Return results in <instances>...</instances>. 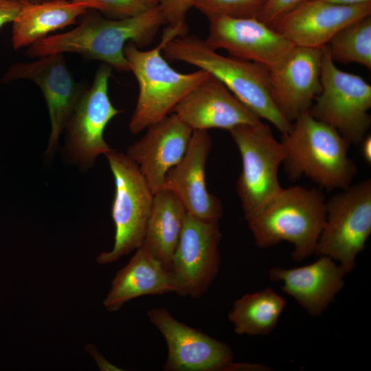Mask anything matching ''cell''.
I'll return each mask as SVG.
<instances>
[{
    "instance_id": "cell-1",
    "label": "cell",
    "mask_w": 371,
    "mask_h": 371,
    "mask_svg": "<svg viewBox=\"0 0 371 371\" xmlns=\"http://www.w3.org/2000/svg\"><path fill=\"white\" fill-rule=\"evenodd\" d=\"M164 24L166 21L159 4L144 13L122 19L104 18L93 10H87L74 29L48 36L27 47L25 52L31 58L76 53L89 60L102 61L117 71H128L125 45L129 42L139 48L149 45Z\"/></svg>"
},
{
    "instance_id": "cell-2",
    "label": "cell",
    "mask_w": 371,
    "mask_h": 371,
    "mask_svg": "<svg viewBox=\"0 0 371 371\" xmlns=\"http://www.w3.org/2000/svg\"><path fill=\"white\" fill-rule=\"evenodd\" d=\"M162 52L170 60L194 65L218 79L242 103L282 135L291 129L292 123L281 113L272 98L269 71L265 67L223 56L195 35L176 37Z\"/></svg>"
},
{
    "instance_id": "cell-3",
    "label": "cell",
    "mask_w": 371,
    "mask_h": 371,
    "mask_svg": "<svg viewBox=\"0 0 371 371\" xmlns=\"http://www.w3.org/2000/svg\"><path fill=\"white\" fill-rule=\"evenodd\" d=\"M280 142L285 150L282 164L290 181L305 176L326 190H341L352 183L357 173L348 155V142L308 111L292 122Z\"/></svg>"
},
{
    "instance_id": "cell-4",
    "label": "cell",
    "mask_w": 371,
    "mask_h": 371,
    "mask_svg": "<svg viewBox=\"0 0 371 371\" xmlns=\"http://www.w3.org/2000/svg\"><path fill=\"white\" fill-rule=\"evenodd\" d=\"M326 197L318 189L301 186L282 189L247 221L256 245L271 247L286 241L291 256L302 261L315 254L326 221Z\"/></svg>"
},
{
    "instance_id": "cell-5",
    "label": "cell",
    "mask_w": 371,
    "mask_h": 371,
    "mask_svg": "<svg viewBox=\"0 0 371 371\" xmlns=\"http://www.w3.org/2000/svg\"><path fill=\"white\" fill-rule=\"evenodd\" d=\"M168 42L161 37L155 47L146 51L132 42L124 48L130 71L139 85L137 104L128 125L132 133H139L171 114L176 105L210 76L203 69L182 74L173 69L161 52Z\"/></svg>"
},
{
    "instance_id": "cell-6",
    "label": "cell",
    "mask_w": 371,
    "mask_h": 371,
    "mask_svg": "<svg viewBox=\"0 0 371 371\" xmlns=\"http://www.w3.org/2000/svg\"><path fill=\"white\" fill-rule=\"evenodd\" d=\"M241 157L236 191L246 221L260 210L282 189L278 171L285 150L270 126L262 122L237 126L229 131Z\"/></svg>"
},
{
    "instance_id": "cell-7",
    "label": "cell",
    "mask_w": 371,
    "mask_h": 371,
    "mask_svg": "<svg viewBox=\"0 0 371 371\" xmlns=\"http://www.w3.org/2000/svg\"><path fill=\"white\" fill-rule=\"evenodd\" d=\"M322 51L321 91L308 112L335 128L350 145L360 144L371 125V86L361 76L340 70L326 46Z\"/></svg>"
},
{
    "instance_id": "cell-8",
    "label": "cell",
    "mask_w": 371,
    "mask_h": 371,
    "mask_svg": "<svg viewBox=\"0 0 371 371\" xmlns=\"http://www.w3.org/2000/svg\"><path fill=\"white\" fill-rule=\"evenodd\" d=\"M104 155L115 182L111 216L115 232L112 249L96 258L100 265L116 262L141 246L154 197L138 166L126 154L111 149Z\"/></svg>"
},
{
    "instance_id": "cell-9",
    "label": "cell",
    "mask_w": 371,
    "mask_h": 371,
    "mask_svg": "<svg viewBox=\"0 0 371 371\" xmlns=\"http://www.w3.org/2000/svg\"><path fill=\"white\" fill-rule=\"evenodd\" d=\"M371 234V180L350 184L326 201V221L315 254L326 256L347 273Z\"/></svg>"
},
{
    "instance_id": "cell-10",
    "label": "cell",
    "mask_w": 371,
    "mask_h": 371,
    "mask_svg": "<svg viewBox=\"0 0 371 371\" xmlns=\"http://www.w3.org/2000/svg\"><path fill=\"white\" fill-rule=\"evenodd\" d=\"M112 69L106 64L100 65L91 86L80 98L65 126L67 153L82 168L91 167L99 155L111 150L104 139V131L122 111L113 105L109 95Z\"/></svg>"
},
{
    "instance_id": "cell-11",
    "label": "cell",
    "mask_w": 371,
    "mask_h": 371,
    "mask_svg": "<svg viewBox=\"0 0 371 371\" xmlns=\"http://www.w3.org/2000/svg\"><path fill=\"white\" fill-rule=\"evenodd\" d=\"M18 79L32 81L43 94L51 125L45 154L52 155L62 131L88 87L75 80L61 53L39 57L33 62L12 64L0 81L5 83Z\"/></svg>"
},
{
    "instance_id": "cell-12",
    "label": "cell",
    "mask_w": 371,
    "mask_h": 371,
    "mask_svg": "<svg viewBox=\"0 0 371 371\" xmlns=\"http://www.w3.org/2000/svg\"><path fill=\"white\" fill-rule=\"evenodd\" d=\"M221 238L218 221L187 214L171 267L178 295L199 298L207 291L219 269Z\"/></svg>"
},
{
    "instance_id": "cell-13",
    "label": "cell",
    "mask_w": 371,
    "mask_h": 371,
    "mask_svg": "<svg viewBox=\"0 0 371 371\" xmlns=\"http://www.w3.org/2000/svg\"><path fill=\"white\" fill-rule=\"evenodd\" d=\"M205 43L213 49H224L230 56L262 65L271 71L295 46L258 18L219 16L208 19Z\"/></svg>"
},
{
    "instance_id": "cell-14",
    "label": "cell",
    "mask_w": 371,
    "mask_h": 371,
    "mask_svg": "<svg viewBox=\"0 0 371 371\" xmlns=\"http://www.w3.org/2000/svg\"><path fill=\"white\" fill-rule=\"evenodd\" d=\"M150 322L166 340V371H225L233 361L232 348L178 320L164 307L149 309Z\"/></svg>"
},
{
    "instance_id": "cell-15",
    "label": "cell",
    "mask_w": 371,
    "mask_h": 371,
    "mask_svg": "<svg viewBox=\"0 0 371 371\" xmlns=\"http://www.w3.org/2000/svg\"><path fill=\"white\" fill-rule=\"evenodd\" d=\"M371 14V2L344 5L305 0L269 25L295 46L322 49L341 29Z\"/></svg>"
},
{
    "instance_id": "cell-16",
    "label": "cell",
    "mask_w": 371,
    "mask_h": 371,
    "mask_svg": "<svg viewBox=\"0 0 371 371\" xmlns=\"http://www.w3.org/2000/svg\"><path fill=\"white\" fill-rule=\"evenodd\" d=\"M322 49L295 46L269 71L272 98L291 123L308 111L321 91Z\"/></svg>"
},
{
    "instance_id": "cell-17",
    "label": "cell",
    "mask_w": 371,
    "mask_h": 371,
    "mask_svg": "<svg viewBox=\"0 0 371 371\" xmlns=\"http://www.w3.org/2000/svg\"><path fill=\"white\" fill-rule=\"evenodd\" d=\"M146 134L127 148L153 194L163 188L168 172L184 156L193 131L175 113L148 126Z\"/></svg>"
},
{
    "instance_id": "cell-18",
    "label": "cell",
    "mask_w": 371,
    "mask_h": 371,
    "mask_svg": "<svg viewBox=\"0 0 371 371\" xmlns=\"http://www.w3.org/2000/svg\"><path fill=\"white\" fill-rule=\"evenodd\" d=\"M212 146L207 131H193L184 156L168 172L163 188L177 196L188 214L203 221H218L222 204L208 192L205 183V166Z\"/></svg>"
},
{
    "instance_id": "cell-19",
    "label": "cell",
    "mask_w": 371,
    "mask_h": 371,
    "mask_svg": "<svg viewBox=\"0 0 371 371\" xmlns=\"http://www.w3.org/2000/svg\"><path fill=\"white\" fill-rule=\"evenodd\" d=\"M172 113L192 131L214 128L229 131L261 120L210 74L176 105Z\"/></svg>"
},
{
    "instance_id": "cell-20",
    "label": "cell",
    "mask_w": 371,
    "mask_h": 371,
    "mask_svg": "<svg viewBox=\"0 0 371 371\" xmlns=\"http://www.w3.org/2000/svg\"><path fill=\"white\" fill-rule=\"evenodd\" d=\"M299 267H274L269 271L271 282H281L282 290L309 315H322L344 285L345 269L326 256Z\"/></svg>"
},
{
    "instance_id": "cell-21",
    "label": "cell",
    "mask_w": 371,
    "mask_h": 371,
    "mask_svg": "<svg viewBox=\"0 0 371 371\" xmlns=\"http://www.w3.org/2000/svg\"><path fill=\"white\" fill-rule=\"evenodd\" d=\"M177 291L172 270L141 245L128 262L115 273L103 305L109 311H117L134 298L177 293Z\"/></svg>"
},
{
    "instance_id": "cell-22",
    "label": "cell",
    "mask_w": 371,
    "mask_h": 371,
    "mask_svg": "<svg viewBox=\"0 0 371 371\" xmlns=\"http://www.w3.org/2000/svg\"><path fill=\"white\" fill-rule=\"evenodd\" d=\"M87 10L84 5L71 0L25 3L12 22L13 48L27 47L52 32L76 24Z\"/></svg>"
},
{
    "instance_id": "cell-23",
    "label": "cell",
    "mask_w": 371,
    "mask_h": 371,
    "mask_svg": "<svg viewBox=\"0 0 371 371\" xmlns=\"http://www.w3.org/2000/svg\"><path fill=\"white\" fill-rule=\"evenodd\" d=\"M187 214L171 190L164 188L154 194L142 245L170 270Z\"/></svg>"
},
{
    "instance_id": "cell-24",
    "label": "cell",
    "mask_w": 371,
    "mask_h": 371,
    "mask_svg": "<svg viewBox=\"0 0 371 371\" xmlns=\"http://www.w3.org/2000/svg\"><path fill=\"white\" fill-rule=\"evenodd\" d=\"M286 304L282 295L267 287L237 299L228 319L239 335H267L276 327Z\"/></svg>"
},
{
    "instance_id": "cell-25",
    "label": "cell",
    "mask_w": 371,
    "mask_h": 371,
    "mask_svg": "<svg viewBox=\"0 0 371 371\" xmlns=\"http://www.w3.org/2000/svg\"><path fill=\"white\" fill-rule=\"evenodd\" d=\"M335 63H357L371 69V16L351 23L337 32L326 45Z\"/></svg>"
},
{
    "instance_id": "cell-26",
    "label": "cell",
    "mask_w": 371,
    "mask_h": 371,
    "mask_svg": "<svg viewBox=\"0 0 371 371\" xmlns=\"http://www.w3.org/2000/svg\"><path fill=\"white\" fill-rule=\"evenodd\" d=\"M267 0H192L208 19L219 16L259 19Z\"/></svg>"
},
{
    "instance_id": "cell-27",
    "label": "cell",
    "mask_w": 371,
    "mask_h": 371,
    "mask_svg": "<svg viewBox=\"0 0 371 371\" xmlns=\"http://www.w3.org/2000/svg\"><path fill=\"white\" fill-rule=\"evenodd\" d=\"M87 10L99 11L112 19H122L137 16L154 7L146 0H71Z\"/></svg>"
},
{
    "instance_id": "cell-28",
    "label": "cell",
    "mask_w": 371,
    "mask_h": 371,
    "mask_svg": "<svg viewBox=\"0 0 371 371\" xmlns=\"http://www.w3.org/2000/svg\"><path fill=\"white\" fill-rule=\"evenodd\" d=\"M159 5L166 21L164 31L175 38L186 35V15L192 7V0H159Z\"/></svg>"
},
{
    "instance_id": "cell-29",
    "label": "cell",
    "mask_w": 371,
    "mask_h": 371,
    "mask_svg": "<svg viewBox=\"0 0 371 371\" xmlns=\"http://www.w3.org/2000/svg\"><path fill=\"white\" fill-rule=\"evenodd\" d=\"M305 0H267L259 19L270 25Z\"/></svg>"
},
{
    "instance_id": "cell-30",
    "label": "cell",
    "mask_w": 371,
    "mask_h": 371,
    "mask_svg": "<svg viewBox=\"0 0 371 371\" xmlns=\"http://www.w3.org/2000/svg\"><path fill=\"white\" fill-rule=\"evenodd\" d=\"M25 3L19 0H0V28L13 22Z\"/></svg>"
},
{
    "instance_id": "cell-31",
    "label": "cell",
    "mask_w": 371,
    "mask_h": 371,
    "mask_svg": "<svg viewBox=\"0 0 371 371\" xmlns=\"http://www.w3.org/2000/svg\"><path fill=\"white\" fill-rule=\"evenodd\" d=\"M269 368L260 364L255 363H230L225 371H265L269 370Z\"/></svg>"
},
{
    "instance_id": "cell-32",
    "label": "cell",
    "mask_w": 371,
    "mask_h": 371,
    "mask_svg": "<svg viewBox=\"0 0 371 371\" xmlns=\"http://www.w3.org/2000/svg\"><path fill=\"white\" fill-rule=\"evenodd\" d=\"M361 152L364 161L368 164H371V135L367 134L360 142Z\"/></svg>"
},
{
    "instance_id": "cell-33",
    "label": "cell",
    "mask_w": 371,
    "mask_h": 371,
    "mask_svg": "<svg viewBox=\"0 0 371 371\" xmlns=\"http://www.w3.org/2000/svg\"><path fill=\"white\" fill-rule=\"evenodd\" d=\"M335 4L354 5L371 2V0H322Z\"/></svg>"
},
{
    "instance_id": "cell-34",
    "label": "cell",
    "mask_w": 371,
    "mask_h": 371,
    "mask_svg": "<svg viewBox=\"0 0 371 371\" xmlns=\"http://www.w3.org/2000/svg\"><path fill=\"white\" fill-rule=\"evenodd\" d=\"M23 3H38L54 0H19Z\"/></svg>"
},
{
    "instance_id": "cell-35",
    "label": "cell",
    "mask_w": 371,
    "mask_h": 371,
    "mask_svg": "<svg viewBox=\"0 0 371 371\" xmlns=\"http://www.w3.org/2000/svg\"><path fill=\"white\" fill-rule=\"evenodd\" d=\"M152 6H155L159 4V0H146Z\"/></svg>"
}]
</instances>
